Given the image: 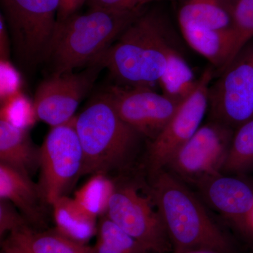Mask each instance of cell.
Returning <instances> with one entry per match:
<instances>
[{"instance_id": "9c48e42d", "label": "cell", "mask_w": 253, "mask_h": 253, "mask_svg": "<svg viewBox=\"0 0 253 253\" xmlns=\"http://www.w3.org/2000/svg\"><path fill=\"white\" fill-rule=\"evenodd\" d=\"M214 73L212 66L205 70L192 94L179 104L164 129L151 140L148 163L152 175L165 169L176 151L202 126L209 107L210 87Z\"/></svg>"}, {"instance_id": "ffe728a7", "label": "cell", "mask_w": 253, "mask_h": 253, "mask_svg": "<svg viewBox=\"0 0 253 253\" xmlns=\"http://www.w3.org/2000/svg\"><path fill=\"white\" fill-rule=\"evenodd\" d=\"M198 83L187 61L176 49L173 50L158 83L163 94L180 104L192 94Z\"/></svg>"}, {"instance_id": "8fae6325", "label": "cell", "mask_w": 253, "mask_h": 253, "mask_svg": "<svg viewBox=\"0 0 253 253\" xmlns=\"http://www.w3.org/2000/svg\"><path fill=\"white\" fill-rule=\"evenodd\" d=\"M99 61L89 65L81 73L52 75L38 86L35 96L37 119L51 127L69 122L75 117L81 100L91 89L99 70Z\"/></svg>"}, {"instance_id": "1f68e13d", "label": "cell", "mask_w": 253, "mask_h": 253, "mask_svg": "<svg viewBox=\"0 0 253 253\" xmlns=\"http://www.w3.org/2000/svg\"><path fill=\"white\" fill-rule=\"evenodd\" d=\"M148 0H127L126 8L129 9L140 8L142 5L146 4Z\"/></svg>"}, {"instance_id": "3957f363", "label": "cell", "mask_w": 253, "mask_h": 253, "mask_svg": "<svg viewBox=\"0 0 253 253\" xmlns=\"http://www.w3.org/2000/svg\"><path fill=\"white\" fill-rule=\"evenodd\" d=\"M158 15H140L96 61L131 87L158 84L174 50Z\"/></svg>"}, {"instance_id": "ba28073f", "label": "cell", "mask_w": 253, "mask_h": 253, "mask_svg": "<svg viewBox=\"0 0 253 253\" xmlns=\"http://www.w3.org/2000/svg\"><path fill=\"white\" fill-rule=\"evenodd\" d=\"M211 121L234 129L253 118V43L219 73L209 91Z\"/></svg>"}, {"instance_id": "5bb4252c", "label": "cell", "mask_w": 253, "mask_h": 253, "mask_svg": "<svg viewBox=\"0 0 253 253\" xmlns=\"http://www.w3.org/2000/svg\"><path fill=\"white\" fill-rule=\"evenodd\" d=\"M180 28L189 45L208 60L219 74L230 63L235 44L233 28L210 29L190 25Z\"/></svg>"}, {"instance_id": "7402d4cb", "label": "cell", "mask_w": 253, "mask_h": 253, "mask_svg": "<svg viewBox=\"0 0 253 253\" xmlns=\"http://www.w3.org/2000/svg\"><path fill=\"white\" fill-rule=\"evenodd\" d=\"M253 168V118L234 130L222 173L240 174Z\"/></svg>"}, {"instance_id": "836d02e7", "label": "cell", "mask_w": 253, "mask_h": 253, "mask_svg": "<svg viewBox=\"0 0 253 253\" xmlns=\"http://www.w3.org/2000/svg\"><path fill=\"white\" fill-rule=\"evenodd\" d=\"M248 226H249V231L253 233V207L251 214H250L249 220H248Z\"/></svg>"}, {"instance_id": "44dd1931", "label": "cell", "mask_w": 253, "mask_h": 253, "mask_svg": "<svg viewBox=\"0 0 253 253\" xmlns=\"http://www.w3.org/2000/svg\"><path fill=\"white\" fill-rule=\"evenodd\" d=\"M115 190L116 186L106 174L97 173L76 191L74 200L83 211L96 218L106 214Z\"/></svg>"}, {"instance_id": "277c9868", "label": "cell", "mask_w": 253, "mask_h": 253, "mask_svg": "<svg viewBox=\"0 0 253 253\" xmlns=\"http://www.w3.org/2000/svg\"><path fill=\"white\" fill-rule=\"evenodd\" d=\"M76 129L83 152L80 176L106 174L124 166L141 136L120 117L106 92L76 116Z\"/></svg>"}, {"instance_id": "d4e9b609", "label": "cell", "mask_w": 253, "mask_h": 253, "mask_svg": "<svg viewBox=\"0 0 253 253\" xmlns=\"http://www.w3.org/2000/svg\"><path fill=\"white\" fill-rule=\"evenodd\" d=\"M1 119L16 127L27 129L37 119L34 104L21 92L6 100L1 108Z\"/></svg>"}, {"instance_id": "d6a6232c", "label": "cell", "mask_w": 253, "mask_h": 253, "mask_svg": "<svg viewBox=\"0 0 253 253\" xmlns=\"http://www.w3.org/2000/svg\"><path fill=\"white\" fill-rule=\"evenodd\" d=\"M180 253H218L215 251H211L207 249H194L190 250V251H184V252Z\"/></svg>"}, {"instance_id": "4dcf8cb0", "label": "cell", "mask_w": 253, "mask_h": 253, "mask_svg": "<svg viewBox=\"0 0 253 253\" xmlns=\"http://www.w3.org/2000/svg\"><path fill=\"white\" fill-rule=\"evenodd\" d=\"M4 251L9 253H33L24 245L10 236L4 242Z\"/></svg>"}, {"instance_id": "d6986e66", "label": "cell", "mask_w": 253, "mask_h": 253, "mask_svg": "<svg viewBox=\"0 0 253 253\" xmlns=\"http://www.w3.org/2000/svg\"><path fill=\"white\" fill-rule=\"evenodd\" d=\"M10 236L33 253H94L92 247L70 239L57 231L36 232L26 225L11 232Z\"/></svg>"}, {"instance_id": "8992f818", "label": "cell", "mask_w": 253, "mask_h": 253, "mask_svg": "<svg viewBox=\"0 0 253 253\" xmlns=\"http://www.w3.org/2000/svg\"><path fill=\"white\" fill-rule=\"evenodd\" d=\"M235 129L210 121L173 155L166 168L180 180L198 186L222 173Z\"/></svg>"}, {"instance_id": "d590c367", "label": "cell", "mask_w": 253, "mask_h": 253, "mask_svg": "<svg viewBox=\"0 0 253 253\" xmlns=\"http://www.w3.org/2000/svg\"><path fill=\"white\" fill-rule=\"evenodd\" d=\"M4 253H9L6 252V251H4Z\"/></svg>"}, {"instance_id": "52a82bcc", "label": "cell", "mask_w": 253, "mask_h": 253, "mask_svg": "<svg viewBox=\"0 0 253 253\" xmlns=\"http://www.w3.org/2000/svg\"><path fill=\"white\" fill-rule=\"evenodd\" d=\"M83 152L76 129V116L69 122L54 126L39 149L41 169L40 192L46 204L65 196L81 174Z\"/></svg>"}, {"instance_id": "f546056e", "label": "cell", "mask_w": 253, "mask_h": 253, "mask_svg": "<svg viewBox=\"0 0 253 253\" xmlns=\"http://www.w3.org/2000/svg\"><path fill=\"white\" fill-rule=\"evenodd\" d=\"M0 38H1V60H7L8 35L4 16H0Z\"/></svg>"}, {"instance_id": "4fadbf2b", "label": "cell", "mask_w": 253, "mask_h": 253, "mask_svg": "<svg viewBox=\"0 0 253 253\" xmlns=\"http://www.w3.org/2000/svg\"><path fill=\"white\" fill-rule=\"evenodd\" d=\"M213 209L236 227L249 231L248 220L253 207V187L234 174L221 173L196 186Z\"/></svg>"}, {"instance_id": "e575fe53", "label": "cell", "mask_w": 253, "mask_h": 253, "mask_svg": "<svg viewBox=\"0 0 253 253\" xmlns=\"http://www.w3.org/2000/svg\"><path fill=\"white\" fill-rule=\"evenodd\" d=\"M157 1V0H148L147 3L150 2V1Z\"/></svg>"}, {"instance_id": "ac0fdd59", "label": "cell", "mask_w": 253, "mask_h": 253, "mask_svg": "<svg viewBox=\"0 0 253 253\" xmlns=\"http://www.w3.org/2000/svg\"><path fill=\"white\" fill-rule=\"evenodd\" d=\"M180 26L229 29L232 19L226 0H187L179 12Z\"/></svg>"}, {"instance_id": "83f0119b", "label": "cell", "mask_w": 253, "mask_h": 253, "mask_svg": "<svg viewBox=\"0 0 253 253\" xmlns=\"http://www.w3.org/2000/svg\"><path fill=\"white\" fill-rule=\"evenodd\" d=\"M86 0H60L57 21H62L76 14Z\"/></svg>"}, {"instance_id": "2e32d148", "label": "cell", "mask_w": 253, "mask_h": 253, "mask_svg": "<svg viewBox=\"0 0 253 253\" xmlns=\"http://www.w3.org/2000/svg\"><path fill=\"white\" fill-rule=\"evenodd\" d=\"M40 197L39 187L32 182L29 175L0 163V199L12 203L29 219L37 221Z\"/></svg>"}, {"instance_id": "30bf717a", "label": "cell", "mask_w": 253, "mask_h": 253, "mask_svg": "<svg viewBox=\"0 0 253 253\" xmlns=\"http://www.w3.org/2000/svg\"><path fill=\"white\" fill-rule=\"evenodd\" d=\"M150 203L133 186L116 188L106 216L150 253L172 252L162 218Z\"/></svg>"}, {"instance_id": "484cf974", "label": "cell", "mask_w": 253, "mask_h": 253, "mask_svg": "<svg viewBox=\"0 0 253 253\" xmlns=\"http://www.w3.org/2000/svg\"><path fill=\"white\" fill-rule=\"evenodd\" d=\"M1 101L6 100L20 92L21 78L19 73L7 60H1Z\"/></svg>"}, {"instance_id": "5b68a950", "label": "cell", "mask_w": 253, "mask_h": 253, "mask_svg": "<svg viewBox=\"0 0 253 253\" xmlns=\"http://www.w3.org/2000/svg\"><path fill=\"white\" fill-rule=\"evenodd\" d=\"M1 5L19 62L33 67L46 61L60 0H1Z\"/></svg>"}, {"instance_id": "603a6c76", "label": "cell", "mask_w": 253, "mask_h": 253, "mask_svg": "<svg viewBox=\"0 0 253 253\" xmlns=\"http://www.w3.org/2000/svg\"><path fill=\"white\" fill-rule=\"evenodd\" d=\"M94 253H151L105 216L97 227Z\"/></svg>"}, {"instance_id": "9a60e30c", "label": "cell", "mask_w": 253, "mask_h": 253, "mask_svg": "<svg viewBox=\"0 0 253 253\" xmlns=\"http://www.w3.org/2000/svg\"><path fill=\"white\" fill-rule=\"evenodd\" d=\"M0 161L29 175L39 166V149L33 146L26 129L0 120Z\"/></svg>"}, {"instance_id": "f1b7e54d", "label": "cell", "mask_w": 253, "mask_h": 253, "mask_svg": "<svg viewBox=\"0 0 253 253\" xmlns=\"http://www.w3.org/2000/svg\"><path fill=\"white\" fill-rule=\"evenodd\" d=\"M91 7L109 9H125L127 0H89Z\"/></svg>"}, {"instance_id": "7a4b0ae2", "label": "cell", "mask_w": 253, "mask_h": 253, "mask_svg": "<svg viewBox=\"0 0 253 253\" xmlns=\"http://www.w3.org/2000/svg\"><path fill=\"white\" fill-rule=\"evenodd\" d=\"M140 15V8L91 7L85 14H76L57 21L46 59L54 68L53 75L71 73L96 62Z\"/></svg>"}, {"instance_id": "e0dca14e", "label": "cell", "mask_w": 253, "mask_h": 253, "mask_svg": "<svg viewBox=\"0 0 253 253\" xmlns=\"http://www.w3.org/2000/svg\"><path fill=\"white\" fill-rule=\"evenodd\" d=\"M52 207L56 231L63 235L85 244L97 233L96 218L83 211L74 199L63 196Z\"/></svg>"}, {"instance_id": "cb8c5ba5", "label": "cell", "mask_w": 253, "mask_h": 253, "mask_svg": "<svg viewBox=\"0 0 253 253\" xmlns=\"http://www.w3.org/2000/svg\"><path fill=\"white\" fill-rule=\"evenodd\" d=\"M226 1L230 10L232 28L235 34L231 61L253 38V0Z\"/></svg>"}, {"instance_id": "7c38bea8", "label": "cell", "mask_w": 253, "mask_h": 253, "mask_svg": "<svg viewBox=\"0 0 253 253\" xmlns=\"http://www.w3.org/2000/svg\"><path fill=\"white\" fill-rule=\"evenodd\" d=\"M106 93L120 117L151 140L164 129L181 104L151 88L115 86Z\"/></svg>"}, {"instance_id": "6da1fadb", "label": "cell", "mask_w": 253, "mask_h": 253, "mask_svg": "<svg viewBox=\"0 0 253 253\" xmlns=\"http://www.w3.org/2000/svg\"><path fill=\"white\" fill-rule=\"evenodd\" d=\"M153 178L151 197L166 226L173 253L194 249L231 253L229 240L182 181L166 169Z\"/></svg>"}, {"instance_id": "4316f807", "label": "cell", "mask_w": 253, "mask_h": 253, "mask_svg": "<svg viewBox=\"0 0 253 253\" xmlns=\"http://www.w3.org/2000/svg\"><path fill=\"white\" fill-rule=\"evenodd\" d=\"M26 226V221L9 201H0V236L2 237L6 233L21 229Z\"/></svg>"}]
</instances>
